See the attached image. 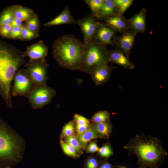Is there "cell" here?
<instances>
[{
	"label": "cell",
	"mask_w": 168,
	"mask_h": 168,
	"mask_svg": "<svg viewBox=\"0 0 168 168\" xmlns=\"http://www.w3.org/2000/svg\"><path fill=\"white\" fill-rule=\"evenodd\" d=\"M35 13L32 9L20 5H14V16L22 21H26Z\"/></svg>",
	"instance_id": "cell-16"
},
{
	"label": "cell",
	"mask_w": 168,
	"mask_h": 168,
	"mask_svg": "<svg viewBox=\"0 0 168 168\" xmlns=\"http://www.w3.org/2000/svg\"><path fill=\"white\" fill-rule=\"evenodd\" d=\"M65 142L73 147L78 154L82 153L83 149L77 137L74 135L65 138Z\"/></svg>",
	"instance_id": "cell-29"
},
{
	"label": "cell",
	"mask_w": 168,
	"mask_h": 168,
	"mask_svg": "<svg viewBox=\"0 0 168 168\" xmlns=\"http://www.w3.org/2000/svg\"><path fill=\"white\" fill-rule=\"evenodd\" d=\"M22 26L12 27L7 39L19 40L21 36V30Z\"/></svg>",
	"instance_id": "cell-35"
},
{
	"label": "cell",
	"mask_w": 168,
	"mask_h": 168,
	"mask_svg": "<svg viewBox=\"0 0 168 168\" xmlns=\"http://www.w3.org/2000/svg\"><path fill=\"white\" fill-rule=\"evenodd\" d=\"M26 72L34 86L46 84L49 65L45 59L28 61L25 65Z\"/></svg>",
	"instance_id": "cell-7"
},
{
	"label": "cell",
	"mask_w": 168,
	"mask_h": 168,
	"mask_svg": "<svg viewBox=\"0 0 168 168\" xmlns=\"http://www.w3.org/2000/svg\"><path fill=\"white\" fill-rule=\"evenodd\" d=\"M119 168H127V167L124 166H118Z\"/></svg>",
	"instance_id": "cell-40"
},
{
	"label": "cell",
	"mask_w": 168,
	"mask_h": 168,
	"mask_svg": "<svg viewBox=\"0 0 168 168\" xmlns=\"http://www.w3.org/2000/svg\"><path fill=\"white\" fill-rule=\"evenodd\" d=\"M84 1L87 4L95 16L98 17L102 7L104 0H86Z\"/></svg>",
	"instance_id": "cell-22"
},
{
	"label": "cell",
	"mask_w": 168,
	"mask_h": 168,
	"mask_svg": "<svg viewBox=\"0 0 168 168\" xmlns=\"http://www.w3.org/2000/svg\"><path fill=\"white\" fill-rule=\"evenodd\" d=\"M75 128V123L74 120L71 121L63 127L61 135L62 137H67L73 135Z\"/></svg>",
	"instance_id": "cell-30"
},
{
	"label": "cell",
	"mask_w": 168,
	"mask_h": 168,
	"mask_svg": "<svg viewBox=\"0 0 168 168\" xmlns=\"http://www.w3.org/2000/svg\"><path fill=\"white\" fill-rule=\"evenodd\" d=\"M56 94L54 88L45 84L34 86L27 97L32 108L36 110L49 104Z\"/></svg>",
	"instance_id": "cell-6"
},
{
	"label": "cell",
	"mask_w": 168,
	"mask_h": 168,
	"mask_svg": "<svg viewBox=\"0 0 168 168\" xmlns=\"http://www.w3.org/2000/svg\"><path fill=\"white\" fill-rule=\"evenodd\" d=\"M77 21L72 16L69 7L66 6L62 12L52 20L44 23L46 27L59 25L65 24H76Z\"/></svg>",
	"instance_id": "cell-12"
},
{
	"label": "cell",
	"mask_w": 168,
	"mask_h": 168,
	"mask_svg": "<svg viewBox=\"0 0 168 168\" xmlns=\"http://www.w3.org/2000/svg\"><path fill=\"white\" fill-rule=\"evenodd\" d=\"M107 58L109 62H110L124 68L133 69L134 66L121 52L117 50L107 51Z\"/></svg>",
	"instance_id": "cell-13"
},
{
	"label": "cell",
	"mask_w": 168,
	"mask_h": 168,
	"mask_svg": "<svg viewBox=\"0 0 168 168\" xmlns=\"http://www.w3.org/2000/svg\"><path fill=\"white\" fill-rule=\"evenodd\" d=\"M0 168H8L0 164Z\"/></svg>",
	"instance_id": "cell-41"
},
{
	"label": "cell",
	"mask_w": 168,
	"mask_h": 168,
	"mask_svg": "<svg viewBox=\"0 0 168 168\" xmlns=\"http://www.w3.org/2000/svg\"><path fill=\"white\" fill-rule=\"evenodd\" d=\"M39 33L33 31L26 27L23 25L21 30V36L19 40H29L39 37Z\"/></svg>",
	"instance_id": "cell-26"
},
{
	"label": "cell",
	"mask_w": 168,
	"mask_h": 168,
	"mask_svg": "<svg viewBox=\"0 0 168 168\" xmlns=\"http://www.w3.org/2000/svg\"><path fill=\"white\" fill-rule=\"evenodd\" d=\"M24 26L33 31L39 33L40 22L37 15L35 13L33 16L26 21Z\"/></svg>",
	"instance_id": "cell-21"
},
{
	"label": "cell",
	"mask_w": 168,
	"mask_h": 168,
	"mask_svg": "<svg viewBox=\"0 0 168 168\" xmlns=\"http://www.w3.org/2000/svg\"><path fill=\"white\" fill-rule=\"evenodd\" d=\"M93 127L100 138L107 139L111 134L112 126L110 120L98 123H94Z\"/></svg>",
	"instance_id": "cell-15"
},
{
	"label": "cell",
	"mask_w": 168,
	"mask_h": 168,
	"mask_svg": "<svg viewBox=\"0 0 168 168\" xmlns=\"http://www.w3.org/2000/svg\"><path fill=\"white\" fill-rule=\"evenodd\" d=\"M90 125H79L75 124V128L77 135H79L84 133L91 126Z\"/></svg>",
	"instance_id": "cell-37"
},
{
	"label": "cell",
	"mask_w": 168,
	"mask_h": 168,
	"mask_svg": "<svg viewBox=\"0 0 168 168\" xmlns=\"http://www.w3.org/2000/svg\"><path fill=\"white\" fill-rule=\"evenodd\" d=\"M74 121L75 124L79 125H90L89 120L85 117L78 114L74 116Z\"/></svg>",
	"instance_id": "cell-33"
},
{
	"label": "cell",
	"mask_w": 168,
	"mask_h": 168,
	"mask_svg": "<svg viewBox=\"0 0 168 168\" xmlns=\"http://www.w3.org/2000/svg\"><path fill=\"white\" fill-rule=\"evenodd\" d=\"M14 5L9 6L5 8L0 13V26L10 24L14 18Z\"/></svg>",
	"instance_id": "cell-18"
},
{
	"label": "cell",
	"mask_w": 168,
	"mask_h": 168,
	"mask_svg": "<svg viewBox=\"0 0 168 168\" xmlns=\"http://www.w3.org/2000/svg\"><path fill=\"white\" fill-rule=\"evenodd\" d=\"M48 53L47 46L41 40L28 46L23 52L24 56L29 58V62L45 59Z\"/></svg>",
	"instance_id": "cell-10"
},
{
	"label": "cell",
	"mask_w": 168,
	"mask_h": 168,
	"mask_svg": "<svg viewBox=\"0 0 168 168\" xmlns=\"http://www.w3.org/2000/svg\"><path fill=\"white\" fill-rule=\"evenodd\" d=\"M98 168H113L112 165L107 161L100 162Z\"/></svg>",
	"instance_id": "cell-39"
},
{
	"label": "cell",
	"mask_w": 168,
	"mask_h": 168,
	"mask_svg": "<svg viewBox=\"0 0 168 168\" xmlns=\"http://www.w3.org/2000/svg\"><path fill=\"white\" fill-rule=\"evenodd\" d=\"M119 7V11L123 13L125 12L131 5L132 0H115L113 1Z\"/></svg>",
	"instance_id": "cell-31"
},
{
	"label": "cell",
	"mask_w": 168,
	"mask_h": 168,
	"mask_svg": "<svg viewBox=\"0 0 168 168\" xmlns=\"http://www.w3.org/2000/svg\"><path fill=\"white\" fill-rule=\"evenodd\" d=\"M115 4L113 1L104 0L98 17H106L113 15L114 12Z\"/></svg>",
	"instance_id": "cell-19"
},
{
	"label": "cell",
	"mask_w": 168,
	"mask_h": 168,
	"mask_svg": "<svg viewBox=\"0 0 168 168\" xmlns=\"http://www.w3.org/2000/svg\"><path fill=\"white\" fill-rule=\"evenodd\" d=\"M60 144L63 152L67 156L75 158L79 157L75 149L65 142L61 140Z\"/></svg>",
	"instance_id": "cell-25"
},
{
	"label": "cell",
	"mask_w": 168,
	"mask_h": 168,
	"mask_svg": "<svg viewBox=\"0 0 168 168\" xmlns=\"http://www.w3.org/2000/svg\"><path fill=\"white\" fill-rule=\"evenodd\" d=\"M100 162L94 156L89 157L86 160L85 168H98Z\"/></svg>",
	"instance_id": "cell-32"
},
{
	"label": "cell",
	"mask_w": 168,
	"mask_h": 168,
	"mask_svg": "<svg viewBox=\"0 0 168 168\" xmlns=\"http://www.w3.org/2000/svg\"><path fill=\"white\" fill-rule=\"evenodd\" d=\"M12 28L11 24H6L0 26V35L3 38H8Z\"/></svg>",
	"instance_id": "cell-34"
},
{
	"label": "cell",
	"mask_w": 168,
	"mask_h": 168,
	"mask_svg": "<svg viewBox=\"0 0 168 168\" xmlns=\"http://www.w3.org/2000/svg\"><path fill=\"white\" fill-rule=\"evenodd\" d=\"M132 24L134 29L138 31L143 30L145 26L144 16L142 13H139L133 18Z\"/></svg>",
	"instance_id": "cell-23"
},
{
	"label": "cell",
	"mask_w": 168,
	"mask_h": 168,
	"mask_svg": "<svg viewBox=\"0 0 168 168\" xmlns=\"http://www.w3.org/2000/svg\"><path fill=\"white\" fill-rule=\"evenodd\" d=\"M114 34V31L111 28L100 24L94 39L102 43L112 44L111 39Z\"/></svg>",
	"instance_id": "cell-14"
},
{
	"label": "cell",
	"mask_w": 168,
	"mask_h": 168,
	"mask_svg": "<svg viewBox=\"0 0 168 168\" xmlns=\"http://www.w3.org/2000/svg\"><path fill=\"white\" fill-rule=\"evenodd\" d=\"M23 139L6 122L0 119V164L11 168L23 158Z\"/></svg>",
	"instance_id": "cell-4"
},
{
	"label": "cell",
	"mask_w": 168,
	"mask_h": 168,
	"mask_svg": "<svg viewBox=\"0 0 168 168\" xmlns=\"http://www.w3.org/2000/svg\"><path fill=\"white\" fill-rule=\"evenodd\" d=\"M106 21L110 26L118 29H122L125 26L124 21L118 17H111L106 20Z\"/></svg>",
	"instance_id": "cell-28"
},
{
	"label": "cell",
	"mask_w": 168,
	"mask_h": 168,
	"mask_svg": "<svg viewBox=\"0 0 168 168\" xmlns=\"http://www.w3.org/2000/svg\"><path fill=\"white\" fill-rule=\"evenodd\" d=\"M85 47L84 43L73 35H63L54 41L53 56L60 67L79 70Z\"/></svg>",
	"instance_id": "cell-3"
},
{
	"label": "cell",
	"mask_w": 168,
	"mask_h": 168,
	"mask_svg": "<svg viewBox=\"0 0 168 168\" xmlns=\"http://www.w3.org/2000/svg\"><path fill=\"white\" fill-rule=\"evenodd\" d=\"M134 40V35L127 34L123 35L120 40V46L128 55L130 51Z\"/></svg>",
	"instance_id": "cell-20"
},
{
	"label": "cell",
	"mask_w": 168,
	"mask_h": 168,
	"mask_svg": "<svg viewBox=\"0 0 168 168\" xmlns=\"http://www.w3.org/2000/svg\"><path fill=\"white\" fill-rule=\"evenodd\" d=\"M12 81L13 84L11 88L12 96L27 97L34 86L25 68L18 70Z\"/></svg>",
	"instance_id": "cell-8"
},
{
	"label": "cell",
	"mask_w": 168,
	"mask_h": 168,
	"mask_svg": "<svg viewBox=\"0 0 168 168\" xmlns=\"http://www.w3.org/2000/svg\"><path fill=\"white\" fill-rule=\"evenodd\" d=\"M113 68L108 65V63L101 64L96 68L91 74L94 83L97 85L106 83L109 79Z\"/></svg>",
	"instance_id": "cell-11"
},
{
	"label": "cell",
	"mask_w": 168,
	"mask_h": 168,
	"mask_svg": "<svg viewBox=\"0 0 168 168\" xmlns=\"http://www.w3.org/2000/svg\"><path fill=\"white\" fill-rule=\"evenodd\" d=\"M100 137L96 132L93 126H91L83 133L78 135L77 138L83 149L86 148L87 143L92 140Z\"/></svg>",
	"instance_id": "cell-17"
},
{
	"label": "cell",
	"mask_w": 168,
	"mask_h": 168,
	"mask_svg": "<svg viewBox=\"0 0 168 168\" xmlns=\"http://www.w3.org/2000/svg\"><path fill=\"white\" fill-rule=\"evenodd\" d=\"M99 148L95 142H90L86 148V152L88 153H93L98 152Z\"/></svg>",
	"instance_id": "cell-36"
},
{
	"label": "cell",
	"mask_w": 168,
	"mask_h": 168,
	"mask_svg": "<svg viewBox=\"0 0 168 168\" xmlns=\"http://www.w3.org/2000/svg\"><path fill=\"white\" fill-rule=\"evenodd\" d=\"M76 24L81 28L84 44L94 39L96 31L100 25L96 20L95 16L92 13L83 18L77 21Z\"/></svg>",
	"instance_id": "cell-9"
},
{
	"label": "cell",
	"mask_w": 168,
	"mask_h": 168,
	"mask_svg": "<svg viewBox=\"0 0 168 168\" xmlns=\"http://www.w3.org/2000/svg\"><path fill=\"white\" fill-rule=\"evenodd\" d=\"M23 52L0 40V96L7 106L12 107L11 84L19 68L26 63Z\"/></svg>",
	"instance_id": "cell-2"
},
{
	"label": "cell",
	"mask_w": 168,
	"mask_h": 168,
	"mask_svg": "<svg viewBox=\"0 0 168 168\" xmlns=\"http://www.w3.org/2000/svg\"><path fill=\"white\" fill-rule=\"evenodd\" d=\"M102 44L94 39L84 44L85 49L79 70L91 75L99 66L108 63L107 51Z\"/></svg>",
	"instance_id": "cell-5"
},
{
	"label": "cell",
	"mask_w": 168,
	"mask_h": 168,
	"mask_svg": "<svg viewBox=\"0 0 168 168\" xmlns=\"http://www.w3.org/2000/svg\"><path fill=\"white\" fill-rule=\"evenodd\" d=\"M22 22L23 21L14 18L10 24L12 27H22L24 25Z\"/></svg>",
	"instance_id": "cell-38"
},
{
	"label": "cell",
	"mask_w": 168,
	"mask_h": 168,
	"mask_svg": "<svg viewBox=\"0 0 168 168\" xmlns=\"http://www.w3.org/2000/svg\"><path fill=\"white\" fill-rule=\"evenodd\" d=\"M110 115L108 111L103 110L98 111L93 116L91 120L94 123H98L110 120Z\"/></svg>",
	"instance_id": "cell-24"
},
{
	"label": "cell",
	"mask_w": 168,
	"mask_h": 168,
	"mask_svg": "<svg viewBox=\"0 0 168 168\" xmlns=\"http://www.w3.org/2000/svg\"><path fill=\"white\" fill-rule=\"evenodd\" d=\"M98 152L99 156L105 158H108L113 154V149L109 142L99 148Z\"/></svg>",
	"instance_id": "cell-27"
},
{
	"label": "cell",
	"mask_w": 168,
	"mask_h": 168,
	"mask_svg": "<svg viewBox=\"0 0 168 168\" xmlns=\"http://www.w3.org/2000/svg\"><path fill=\"white\" fill-rule=\"evenodd\" d=\"M123 147L128 155L136 156L139 168H159L168 155L158 138L144 133L136 135Z\"/></svg>",
	"instance_id": "cell-1"
}]
</instances>
